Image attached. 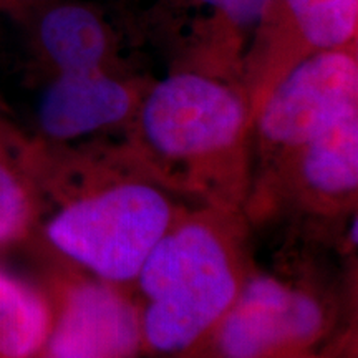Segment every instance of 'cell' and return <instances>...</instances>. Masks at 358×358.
Masks as SVG:
<instances>
[{
  "label": "cell",
  "mask_w": 358,
  "mask_h": 358,
  "mask_svg": "<svg viewBox=\"0 0 358 358\" xmlns=\"http://www.w3.org/2000/svg\"><path fill=\"white\" fill-rule=\"evenodd\" d=\"M124 140L191 204L243 211L252 182V113L239 82L173 69L146 88Z\"/></svg>",
  "instance_id": "1"
},
{
  "label": "cell",
  "mask_w": 358,
  "mask_h": 358,
  "mask_svg": "<svg viewBox=\"0 0 358 358\" xmlns=\"http://www.w3.org/2000/svg\"><path fill=\"white\" fill-rule=\"evenodd\" d=\"M64 148L65 192L45 236L88 275L131 289L148 254L191 203L164 186L127 140Z\"/></svg>",
  "instance_id": "2"
},
{
  "label": "cell",
  "mask_w": 358,
  "mask_h": 358,
  "mask_svg": "<svg viewBox=\"0 0 358 358\" xmlns=\"http://www.w3.org/2000/svg\"><path fill=\"white\" fill-rule=\"evenodd\" d=\"M249 227L243 211L186 206L131 285L143 350L179 358L229 310L254 271Z\"/></svg>",
  "instance_id": "3"
},
{
  "label": "cell",
  "mask_w": 358,
  "mask_h": 358,
  "mask_svg": "<svg viewBox=\"0 0 358 358\" xmlns=\"http://www.w3.org/2000/svg\"><path fill=\"white\" fill-rule=\"evenodd\" d=\"M357 203L358 108L254 174L244 214L249 224L290 221L310 234L342 237Z\"/></svg>",
  "instance_id": "4"
},
{
  "label": "cell",
  "mask_w": 358,
  "mask_h": 358,
  "mask_svg": "<svg viewBox=\"0 0 358 358\" xmlns=\"http://www.w3.org/2000/svg\"><path fill=\"white\" fill-rule=\"evenodd\" d=\"M335 325L322 290L254 267L229 310L179 358H324Z\"/></svg>",
  "instance_id": "5"
},
{
  "label": "cell",
  "mask_w": 358,
  "mask_h": 358,
  "mask_svg": "<svg viewBox=\"0 0 358 358\" xmlns=\"http://www.w3.org/2000/svg\"><path fill=\"white\" fill-rule=\"evenodd\" d=\"M357 47L313 53L272 87L252 116V176L358 108Z\"/></svg>",
  "instance_id": "6"
},
{
  "label": "cell",
  "mask_w": 358,
  "mask_h": 358,
  "mask_svg": "<svg viewBox=\"0 0 358 358\" xmlns=\"http://www.w3.org/2000/svg\"><path fill=\"white\" fill-rule=\"evenodd\" d=\"M357 37L358 0H268L243 65L250 113L299 62L353 47Z\"/></svg>",
  "instance_id": "7"
},
{
  "label": "cell",
  "mask_w": 358,
  "mask_h": 358,
  "mask_svg": "<svg viewBox=\"0 0 358 358\" xmlns=\"http://www.w3.org/2000/svg\"><path fill=\"white\" fill-rule=\"evenodd\" d=\"M268 0H159V32L192 69L243 85L245 53Z\"/></svg>",
  "instance_id": "8"
},
{
  "label": "cell",
  "mask_w": 358,
  "mask_h": 358,
  "mask_svg": "<svg viewBox=\"0 0 358 358\" xmlns=\"http://www.w3.org/2000/svg\"><path fill=\"white\" fill-rule=\"evenodd\" d=\"M148 87L123 70L52 75L38 98L40 134L53 145H70L127 131Z\"/></svg>",
  "instance_id": "9"
},
{
  "label": "cell",
  "mask_w": 358,
  "mask_h": 358,
  "mask_svg": "<svg viewBox=\"0 0 358 358\" xmlns=\"http://www.w3.org/2000/svg\"><path fill=\"white\" fill-rule=\"evenodd\" d=\"M43 352L55 358H136L143 340L133 294L92 275L70 280Z\"/></svg>",
  "instance_id": "10"
},
{
  "label": "cell",
  "mask_w": 358,
  "mask_h": 358,
  "mask_svg": "<svg viewBox=\"0 0 358 358\" xmlns=\"http://www.w3.org/2000/svg\"><path fill=\"white\" fill-rule=\"evenodd\" d=\"M35 55L48 73L120 70V43L113 27L87 0H35Z\"/></svg>",
  "instance_id": "11"
},
{
  "label": "cell",
  "mask_w": 358,
  "mask_h": 358,
  "mask_svg": "<svg viewBox=\"0 0 358 358\" xmlns=\"http://www.w3.org/2000/svg\"><path fill=\"white\" fill-rule=\"evenodd\" d=\"M53 308L27 282L0 268V358H37L52 332Z\"/></svg>",
  "instance_id": "12"
},
{
  "label": "cell",
  "mask_w": 358,
  "mask_h": 358,
  "mask_svg": "<svg viewBox=\"0 0 358 358\" xmlns=\"http://www.w3.org/2000/svg\"><path fill=\"white\" fill-rule=\"evenodd\" d=\"M35 216L34 192L0 148V245L24 239Z\"/></svg>",
  "instance_id": "13"
},
{
  "label": "cell",
  "mask_w": 358,
  "mask_h": 358,
  "mask_svg": "<svg viewBox=\"0 0 358 358\" xmlns=\"http://www.w3.org/2000/svg\"><path fill=\"white\" fill-rule=\"evenodd\" d=\"M27 0H0V6L7 7H24Z\"/></svg>",
  "instance_id": "14"
},
{
  "label": "cell",
  "mask_w": 358,
  "mask_h": 358,
  "mask_svg": "<svg viewBox=\"0 0 358 358\" xmlns=\"http://www.w3.org/2000/svg\"><path fill=\"white\" fill-rule=\"evenodd\" d=\"M37 358H55V357H50V355H47V353H45V352H42Z\"/></svg>",
  "instance_id": "15"
},
{
  "label": "cell",
  "mask_w": 358,
  "mask_h": 358,
  "mask_svg": "<svg viewBox=\"0 0 358 358\" xmlns=\"http://www.w3.org/2000/svg\"><path fill=\"white\" fill-rule=\"evenodd\" d=\"M32 2H35V0H27V2H25V6H29V3H32Z\"/></svg>",
  "instance_id": "16"
}]
</instances>
